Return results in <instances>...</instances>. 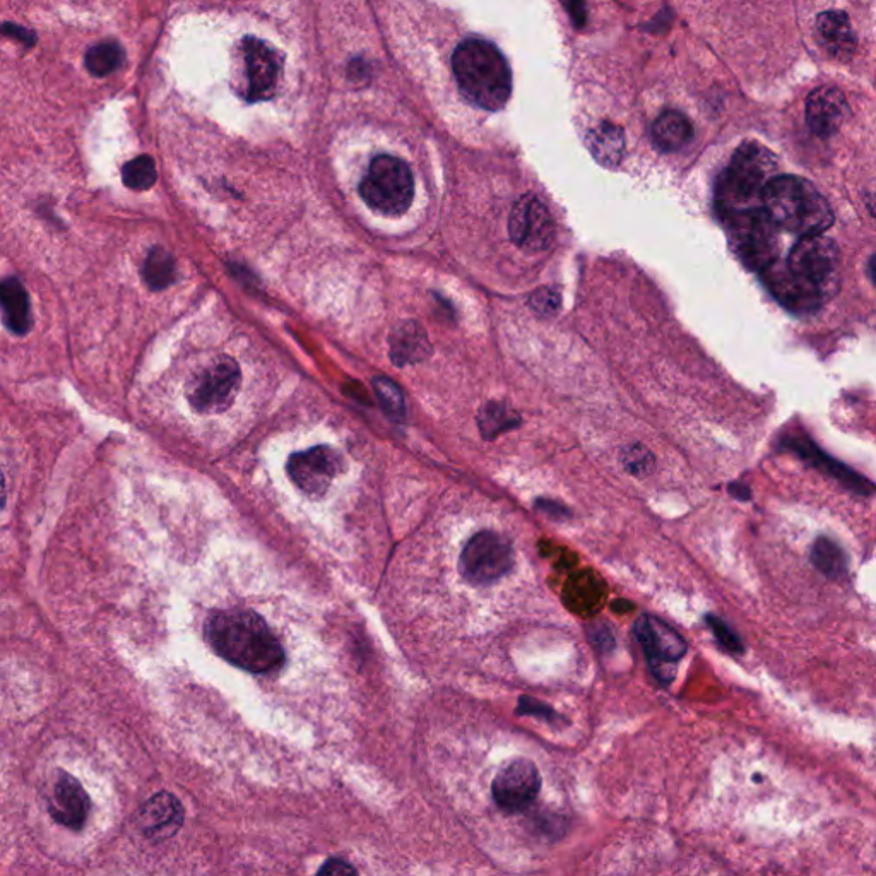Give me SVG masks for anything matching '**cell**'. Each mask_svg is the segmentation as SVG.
Here are the masks:
<instances>
[{
	"mask_svg": "<svg viewBox=\"0 0 876 876\" xmlns=\"http://www.w3.org/2000/svg\"><path fill=\"white\" fill-rule=\"evenodd\" d=\"M206 637L218 656L249 673H271L285 663L278 637L252 611H216L206 623Z\"/></svg>",
	"mask_w": 876,
	"mask_h": 876,
	"instance_id": "cell-1",
	"label": "cell"
},
{
	"mask_svg": "<svg viewBox=\"0 0 876 876\" xmlns=\"http://www.w3.org/2000/svg\"><path fill=\"white\" fill-rule=\"evenodd\" d=\"M452 69L462 95L483 110H500L512 93V74L493 43L469 38L456 48Z\"/></svg>",
	"mask_w": 876,
	"mask_h": 876,
	"instance_id": "cell-2",
	"label": "cell"
},
{
	"mask_svg": "<svg viewBox=\"0 0 876 876\" xmlns=\"http://www.w3.org/2000/svg\"><path fill=\"white\" fill-rule=\"evenodd\" d=\"M762 208L777 226L798 233L801 237L818 235L829 230L834 213L829 202L808 180L793 175L770 178L762 192Z\"/></svg>",
	"mask_w": 876,
	"mask_h": 876,
	"instance_id": "cell-3",
	"label": "cell"
},
{
	"mask_svg": "<svg viewBox=\"0 0 876 876\" xmlns=\"http://www.w3.org/2000/svg\"><path fill=\"white\" fill-rule=\"evenodd\" d=\"M777 160L769 149L746 143L734 153L716 187L717 211L728 218L745 209L762 206V192L776 177Z\"/></svg>",
	"mask_w": 876,
	"mask_h": 876,
	"instance_id": "cell-4",
	"label": "cell"
},
{
	"mask_svg": "<svg viewBox=\"0 0 876 876\" xmlns=\"http://www.w3.org/2000/svg\"><path fill=\"white\" fill-rule=\"evenodd\" d=\"M368 208L389 216L406 213L415 197V178L409 166L396 156L382 154L372 161L360 184Z\"/></svg>",
	"mask_w": 876,
	"mask_h": 876,
	"instance_id": "cell-5",
	"label": "cell"
},
{
	"mask_svg": "<svg viewBox=\"0 0 876 876\" xmlns=\"http://www.w3.org/2000/svg\"><path fill=\"white\" fill-rule=\"evenodd\" d=\"M726 219L734 254L748 269L762 271L777 259L779 226L762 206L731 214Z\"/></svg>",
	"mask_w": 876,
	"mask_h": 876,
	"instance_id": "cell-6",
	"label": "cell"
},
{
	"mask_svg": "<svg viewBox=\"0 0 876 876\" xmlns=\"http://www.w3.org/2000/svg\"><path fill=\"white\" fill-rule=\"evenodd\" d=\"M242 384V373L230 356L221 355L202 368L190 382L187 397L192 408L216 415L230 408Z\"/></svg>",
	"mask_w": 876,
	"mask_h": 876,
	"instance_id": "cell-7",
	"label": "cell"
},
{
	"mask_svg": "<svg viewBox=\"0 0 876 876\" xmlns=\"http://www.w3.org/2000/svg\"><path fill=\"white\" fill-rule=\"evenodd\" d=\"M514 567V548L509 539L493 531H481L469 539L461 555V572L474 586L500 581Z\"/></svg>",
	"mask_w": 876,
	"mask_h": 876,
	"instance_id": "cell-8",
	"label": "cell"
},
{
	"mask_svg": "<svg viewBox=\"0 0 876 876\" xmlns=\"http://www.w3.org/2000/svg\"><path fill=\"white\" fill-rule=\"evenodd\" d=\"M789 269L808 279L822 290L823 295L834 293L835 283H839V267H841V252L834 240L818 235H806L794 245L788 261Z\"/></svg>",
	"mask_w": 876,
	"mask_h": 876,
	"instance_id": "cell-9",
	"label": "cell"
},
{
	"mask_svg": "<svg viewBox=\"0 0 876 876\" xmlns=\"http://www.w3.org/2000/svg\"><path fill=\"white\" fill-rule=\"evenodd\" d=\"M634 634L657 680L663 683L673 680L676 664L687 654L685 639L668 623L651 615L640 616Z\"/></svg>",
	"mask_w": 876,
	"mask_h": 876,
	"instance_id": "cell-10",
	"label": "cell"
},
{
	"mask_svg": "<svg viewBox=\"0 0 876 876\" xmlns=\"http://www.w3.org/2000/svg\"><path fill=\"white\" fill-rule=\"evenodd\" d=\"M240 95L245 100H269L278 88L283 60L271 45L247 36L240 45Z\"/></svg>",
	"mask_w": 876,
	"mask_h": 876,
	"instance_id": "cell-11",
	"label": "cell"
},
{
	"mask_svg": "<svg viewBox=\"0 0 876 876\" xmlns=\"http://www.w3.org/2000/svg\"><path fill=\"white\" fill-rule=\"evenodd\" d=\"M541 791V776L536 765L527 758H517L505 765L493 779V800L500 810L521 813L533 805Z\"/></svg>",
	"mask_w": 876,
	"mask_h": 876,
	"instance_id": "cell-12",
	"label": "cell"
},
{
	"mask_svg": "<svg viewBox=\"0 0 876 876\" xmlns=\"http://www.w3.org/2000/svg\"><path fill=\"white\" fill-rule=\"evenodd\" d=\"M760 273L777 302L794 314H813L825 302L822 290L808 279L801 278L800 274L793 273L786 262L776 259Z\"/></svg>",
	"mask_w": 876,
	"mask_h": 876,
	"instance_id": "cell-13",
	"label": "cell"
},
{
	"mask_svg": "<svg viewBox=\"0 0 876 876\" xmlns=\"http://www.w3.org/2000/svg\"><path fill=\"white\" fill-rule=\"evenodd\" d=\"M288 474L303 493L320 497L329 490L332 480L343 471V459L329 445L298 452L288 459Z\"/></svg>",
	"mask_w": 876,
	"mask_h": 876,
	"instance_id": "cell-14",
	"label": "cell"
},
{
	"mask_svg": "<svg viewBox=\"0 0 876 876\" xmlns=\"http://www.w3.org/2000/svg\"><path fill=\"white\" fill-rule=\"evenodd\" d=\"M510 238L517 247L539 252L555 240V221L538 197L524 196L515 202L509 219Z\"/></svg>",
	"mask_w": 876,
	"mask_h": 876,
	"instance_id": "cell-15",
	"label": "cell"
},
{
	"mask_svg": "<svg viewBox=\"0 0 876 876\" xmlns=\"http://www.w3.org/2000/svg\"><path fill=\"white\" fill-rule=\"evenodd\" d=\"M89 810H91V800L76 777L69 776L66 772H59V779L55 781L54 791L48 801V811L55 822L79 832L86 825Z\"/></svg>",
	"mask_w": 876,
	"mask_h": 876,
	"instance_id": "cell-16",
	"label": "cell"
},
{
	"mask_svg": "<svg viewBox=\"0 0 876 876\" xmlns=\"http://www.w3.org/2000/svg\"><path fill=\"white\" fill-rule=\"evenodd\" d=\"M849 115V105L839 89L820 86L806 101V124L818 137H832Z\"/></svg>",
	"mask_w": 876,
	"mask_h": 876,
	"instance_id": "cell-17",
	"label": "cell"
},
{
	"mask_svg": "<svg viewBox=\"0 0 876 876\" xmlns=\"http://www.w3.org/2000/svg\"><path fill=\"white\" fill-rule=\"evenodd\" d=\"M139 829L153 841L172 837L184 823V808L170 793L154 794L137 815Z\"/></svg>",
	"mask_w": 876,
	"mask_h": 876,
	"instance_id": "cell-18",
	"label": "cell"
},
{
	"mask_svg": "<svg viewBox=\"0 0 876 876\" xmlns=\"http://www.w3.org/2000/svg\"><path fill=\"white\" fill-rule=\"evenodd\" d=\"M0 317L7 331L24 336L31 329L30 295L14 276L0 279Z\"/></svg>",
	"mask_w": 876,
	"mask_h": 876,
	"instance_id": "cell-19",
	"label": "cell"
},
{
	"mask_svg": "<svg viewBox=\"0 0 876 876\" xmlns=\"http://www.w3.org/2000/svg\"><path fill=\"white\" fill-rule=\"evenodd\" d=\"M817 33L822 47L839 60L851 59L856 50V35L846 12H823L817 18Z\"/></svg>",
	"mask_w": 876,
	"mask_h": 876,
	"instance_id": "cell-20",
	"label": "cell"
},
{
	"mask_svg": "<svg viewBox=\"0 0 876 876\" xmlns=\"http://www.w3.org/2000/svg\"><path fill=\"white\" fill-rule=\"evenodd\" d=\"M430 355L427 332L415 322H404L391 336V358L397 367L413 365Z\"/></svg>",
	"mask_w": 876,
	"mask_h": 876,
	"instance_id": "cell-21",
	"label": "cell"
},
{
	"mask_svg": "<svg viewBox=\"0 0 876 876\" xmlns=\"http://www.w3.org/2000/svg\"><path fill=\"white\" fill-rule=\"evenodd\" d=\"M693 137V127L683 113L669 110L664 112L652 127V139L657 148L664 153L685 148Z\"/></svg>",
	"mask_w": 876,
	"mask_h": 876,
	"instance_id": "cell-22",
	"label": "cell"
},
{
	"mask_svg": "<svg viewBox=\"0 0 876 876\" xmlns=\"http://www.w3.org/2000/svg\"><path fill=\"white\" fill-rule=\"evenodd\" d=\"M810 558L815 569L829 579H842L847 575L849 558L834 539L820 536L811 548Z\"/></svg>",
	"mask_w": 876,
	"mask_h": 876,
	"instance_id": "cell-23",
	"label": "cell"
},
{
	"mask_svg": "<svg viewBox=\"0 0 876 876\" xmlns=\"http://www.w3.org/2000/svg\"><path fill=\"white\" fill-rule=\"evenodd\" d=\"M589 148L594 158L606 166H615L622 161L625 139L620 127L611 124L599 125L589 137Z\"/></svg>",
	"mask_w": 876,
	"mask_h": 876,
	"instance_id": "cell-24",
	"label": "cell"
},
{
	"mask_svg": "<svg viewBox=\"0 0 876 876\" xmlns=\"http://www.w3.org/2000/svg\"><path fill=\"white\" fill-rule=\"evenodd\" d=\"M144 283L149 290L161 291L172 286L177 279V264L173 255L163 247L149 250L143 266Z\"/></svg>",
	"mask_w": 876,
	"mask_h": 876,
	"instance_id": "cell-25",
	"label": "cell"
},
{
	"mask_svg": "<svg viewBox=\"0 0 876 876\" xmlns=\"http://www.w3.org/2000/svg\"><path fill=\"white\" fill-rule=\"evenodd\" d=\"M84 64L93 76H108L124 64V50L117 42H103L88 50Z\"/></svg>",
	"mask_w": 876,
	"mask_h": 876,
	"instance_id": "cell-26",
	"label": "cell"
},
{
	"mask_svg": "<svg viewBox=\"0 0 876 876\" xmlns=\"http://www.w3.org/2000/svg\"><path fill=\"white\" fill-rule=\"evenodd\" d=\"M480 428L486 438L497 437L498 433L514 428L519 423V416L514 411L500 403H488L480 411Z\"/></svg>",
	"mask_w": 876,
	"mask_h": 876,
	"instance_id": "cell-27",
	"label": "cell"
},
{
	"mask_svg": "<svg viewBox=\"0 0 876 876\" xmlns=\"http://www.w3.org/2000/svg\"><path fill=\"white\" fill-rule=\"evenodd\" d=\"M158 172L154 160L148 154L127 161L122 168V182L132 190H148L156 184Z\"/></svg>",
	"mask_w": 876,
	"mask_h": 876,
	"instance_id": "cell-28",
	"label": "cell"
},
{
	"mask_svg": "<svg viewBox=\"0 0 876 876\" xmlns=\"http://www.w3.org/2000/svg\"><path fill=\"white\" fill-rule=\"evenodd\" d=\"M373 387H375V392H377V397H379L385 413L392 416L394 420H401L406 415V406H404V397L401 389L392 380L385 379V377H377V379L373 380Z\"/></svg>",
	"mask_w": 876,
	"mask_h": 876,
	"instance_id": "cell-29",
	"label": "cell"
},
{
	"mask_svg": "<svg viewBox=\"0 0 876 876\" xmlns=\"http://www.w3.org/2000/svg\"><path fill=\"white\" fill-rule=\"evenodd\" d=\"M705 622L711 628V632L716 637L717 642L726 651L733 652V654L743 652V642H741L740 635L734 634L733 630L721 618H717L716 615H707L705 616Z\"/></svg>",
	"mask_w": 876,
	"mask_h": 876,
	"instance_id": "cell-30",
	"label": "cell"
},
{
	"mask_svg": "<svg viewBox=\"0 0 876 876\" xmlns=\"http://www.w3.org/2000/svg\"><path fill=\"white\" fill-rule=\"evenodd\" d=\"M622 459L627 471H630L632 474H637V476L649 473L652 466H654V457H652L651 452L644 449V447H640V445H632V447H628V449L623 452Z\"/></svg>",
	"mask_w": 876,
	"mask_h": 876,
	"instance_id": "cell-31",
	"label": "cell"
},
{
	"mask_svg": "<svg viewBox=\"0 0 876 876\" xmlns=\"http://www.w3.org/2000/svg\"><path fill=\"white\" fill-rule=\"evenodd\" d=\"M529 303H531V307H533L536 314L550 317V315H555L560 310L562 300H560V295H558L557 291L551 290V288H539V290L534 291L533 295H531Z\"/></svg>",
	"mask_w": 876,
	"mask_h": 876,
	"instance_id": "cell-32",
	"label": "cell"
},
{
	"mask_svg": "<svg viewBox=\"0 0 876 876\" xmlns=\"http://www.w3.org/2000/svg\"><path fill=\"white\" fill-rule=\"evenodd\" d=\"M0 36H11L14 40H18L19 43H23L26 48H31L36 43L35 33L26 30L23 26H18V24H2L0 26Z\"/></svg>",
	"mask_w": 876,
	"mask_h": 876,
	"instance_id": "cell-33",
	"label": "cell"
},
{
	"mask_svg": "<svg viewBox=\"0 0 876 876\" xmlns=\"http://www.w3.org/2000/svg\"><path fill=\"white\" fill-rule=\"evenodd\" d=\"M519 714H533V716L543 717V719L557 717L555 711L550 709L548 705L541 704L538 700L529 699V697H522L521 702H519Z\"/></svg>",
	"mask_w": 876,
	"mask_h": 876,
	"instance_id": "cell-34",
	"label": "cell"
},
{
	"mask_svg": "<svg viewBox=\"0 0 876 876\" xmlns=\"http://www.w3.org/2000/svg\"><path fill=\"white\" fill-rule=\"evenodd\" d=\"M589 637H591L592 644L598 647L599 651H611L615 647V639L611 635L610 628L604 627V625L592 627L589 630Z\"/></svg>",
	"mask_w": 876,
	"mask_h": 876,
	"instance_id": "cell-35",
	"label": "cell"
},
{
	"mask_svg": "<svg viewBox=\"0 0 876 876\" xmlns=\"http://www.w3.org/2000/svg\"><path fill=\"white\" fill-rule=\"evenodd\" d=\"M562 4L569 11L574 24L582 28L586 24V2L584 0H562Z\"/></svg>",
	"mask_w": 876,
	"mask_h": 876,
	"instance_id": "cell-36",
	"label": "cell"
},
{
	"mask_svg": "<svg viewBox=\"0 0 876 876\" xmlns=\"http://www.w3.org/2000/svg\"><path fill=\"white\" fill-rule=\"evenodd\" d=\"M334 873H338V875L339 873H341V875H348V873H355V868L348 865V863H344V861H339V859H331V861L320 870V875H334Z\"/></svg>",
	"mask_w": 876,
	"mask_h": 876,
	"instance_id": "cell-37",
	"label": "cell"
},
{
	"mask_svg": "<svg viewBox=\"0 0 876 876\" xmlns=\"http://www.w3.org/2000/svg\"><path fill=\"white\" fill-rule=\"evenodd\" d=\"M4 502H6V483H4V478L0 474V509L4 507Z\"/></svg>",
	"mask_w": 876,
	"mask_h": 876,
	"instance_id": "cell-38",
	"label": "cell"
}]
</instances>
